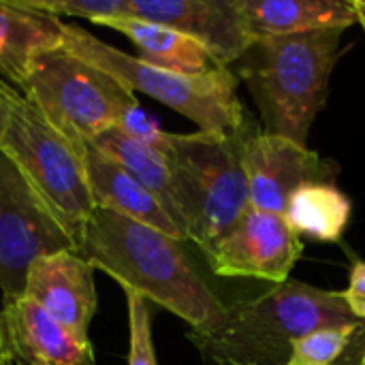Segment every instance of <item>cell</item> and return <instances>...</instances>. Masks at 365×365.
Instances as JSON below:
<instances>
[{"label":"cell","mask_w":365,"mask_h":365,"mask_svg":"<svg viewBox=\"0 0 365 365\" xmlns=\"http://www.w3.org/2000/svg\"><path fill=\"white\" fill-rule=\"evenodd\" d=\"M77 252L148 304L175 314L192 331L210 329L227 304L195 269L182 242L122 214L94 207Z\"/></svg>","instance_id":"obj_1"},{"label":"cell","mask_w":365,"mask_h":365,"mask_svg":"<svg viewBox=\"0 0 365 365\" xmlns=\"http://www.w3.org/2000/svg\"><path fill=\"white\" fill-rule=\"evenodd\" d=\"M359 323L340 291H325L299 280L225 308L216 325L188 331L203 359L216 365H287L291 346L327 325Z\"/></svg>","instance_id":"obj_2"},{"label":"cell","mask_w":365,"mask_h":365,"mask_svg":"<svg viewBox=\"0 0 365 365\" xmlns=\"http://www.w3.org/2000/svg\"><path fill=\"white\" fill-rule=\"evenodd\" d=\"M340 43L342 30H321L250 45L240 58V77L257 103L263 133L306 145L310 126L327 101Z\"/></svg>","instance_id":"obj_3"},{"label":"cell","mask_w":365,"mask_h":365,"mask_svg":"<svg viewBox=\"0 0 365 365\" xmlns=\"http://www.w3.org/2000/svg\"><path fill=\"white\" fill-rule=\"evenodd\" d=\"M246 126L237 133H163L171 190L186 240L212 248L250 207L242 163Z\"/></svg>","instance_id":"obj_4"},{"label":"cell","mask_w":365,"mask_h":365,"mask_svg":"<svg viewBox=\"0 0 365 365\" xmlns=\"http://www.w3.org/2000/svg\"><path fill=\"white\" fill-rule=\"evenodd\" d=\"M62 49L109 73L133 94L143 92L175 109L195 122L201 133H237L246 126L237 96V75L229 66L207 73L163 68L66 21H62Z\"/></svg>","instance_id":"obj_5"},{"label":"cell","mask_w":365,"mask_h":365,"mask_svg":"<svg viewBox=\"0 0 365 365\" xmlns=\"http://www.w3.org/2000/svg\"><path fill=\"white\" fill-rule=\"evenodd\" d=\"M0 90L9 107L0 150L53 212L77 250L86 222L94 212L83 150L49 126L17 88L0 81Z\"/></svg>","instance_id":"obj_6"},{"label":"cell","mask_w":365,"mask_h":365,"mask_svg":"<svg viewBox=\"0 0 365 365\" xmlns=\"http://www.w3.org/2000/svg\"><path fill=\"white\" fill-rule=\"evenodd\" d=\"M17 90L49 126L81 150L139 109L135 94L115 77L62 47L38 56Z\"/></svg>","instance_id":"obj_7"},{"label":"cell","mask_w":365,"mask_h":365,"mask_svg":"<svg viewBox=\"0 0 365 365\" xmlns=\"http://www.w3.org/2000/svg\"><path fill=\"white\" fill-rule=\"evenodd\" d=\"M75 244L53 212L0 150V291L2 302L24 295L34 261ZM77 252V250H75Z\"/></svg>","instance_id":"obj_8"},{"label":"cell","mask_w":365,"mask_h":365,"mask_svg":"<svg viewBox=\"0 0 365 365\" xmlns=\"http://www.w3.org/2000/svg\"><path fill=\"white\" fill-rule=\"evenodd\" d=\"M302 240L280 214L248 207L244 216L205 252L214 274L257 278L274 284L289 280L302 257Z\"/></svg>","instance_id":"obj_9"},{"label":"cell","mask_w":365,"mask_h":365,"mask_svg":"<svg viewBox=\"0 0 365 365\" xmlns=\"http://www.w3.org/2000/svg\"><path fill=\"white\" fill-rule=\"evenodd\" d=\"M248 201L252 210L284 216L289 197L310 182H334L336 169L308 145L291 139L250 133L242 152Z\"/></svg>","instance_id":"obj_10"},{"label":"cell","mask_w":365,"mask_h":365,"mask_svg":"<svg viewBox=\"0 0 365 365\" xmlns=\"http://www.w3.org/2000/svg\"><path fill=\"white\" fill-rule=\"evenodd\" d=\"M199 41L220 66L237 62L252 45L235 0H126V13Z\"/></svg>","instance_id":"obj_11"},{"label":"cell","mask_w":365,"mask_h":365,"mask_svg":"<svg viewBox=\"0 0 365 365\" xmlns=\"http://www.w3.org/2000/svg\"><path fill=\"white\" fill-rule=\"evenodd\" d=\"M0 355L13 365H94L90 340L68 331L26 295L0 306Z\"/></svg>","instance_id":"obj_12"},{"label":"cell","mask_w":365,"mask_h":365,"mask_svg":"<svg viewBox=\"0 0 365 365\" xmlns=\"http://www.w3.org/2000/svg\"><path fill=\"white\" fill-rule=\"evenodd\" d=\"M24 295L75 336L88 340L96 312L94 267L75 250L47 255L32 263Z\"/></svg>","instance_id":"obj_13"},{"label":"cell","mask_w":365,"mask_h":365,"mask_svg":"<svg viewBox=\"0 0 365 365\" xmlns=\"http://www.w3.org/2000/svg\"><path fill=\"white\" fill-rule=\"evenodd\" d=\"M83 167L94 207L122 214L184 242L182 231L160 201L111 156L90 143L83 148Z\"/></svg>","instance_id":"obj_14"},{"label":"cell","mask_w":365,"mask_h":365,"mask_svg":"<svg viewBox=\"0 0 365 365\" xmlns=\"http://www.w3.org/2000/svg\"><path fill=\"white\" fill-rule=\"evenodd\" d=\"M252 43L272 36L346 30L357 24L351 0H235Z\"/></svg>","instance_id":"obj_15"},{"label":"cell","mask_w":365,"mask_h":365,"mask_svg":"<svg viewBox=\"0 0 365 365\" xmlns=\"http://www.w3.org/2000/svg\"><path fill=\"white\" fill-rule=\"evenodd\" d=\"M62 47V21L26 9L19 0H0V79L17 88L30 64Z\"/></svg>","instance_id":"obj_16"},{"label":"cell","mask_w":365,"mask_h":365,"mask_svg":"<svg viewBox=\"0 0 365 365\" xmlns=\"http://www.w3.org/2000/svg\"><path fill=\"white\" fill-rule=\"evenodd\" d=\"M96 24L122 32L139 49V58L156 66L182 73H207L220 68L214 56L199 41L173 28L133 15H113L107 19H98Z\"/></svg>","instance_id":"obj_17"},{"label":"cell","mask_w":365,"mask_h":365,"mask_svg":"<svg viewBox=\"0 0 365 365\" xmlns=\"http://www.w3.org/2000/svg\"><path fill=\"white\" fill-rule=\"evenodd\" d=\"M351 199L334 182L299 186L287 203L284 220L297 237L321 244H338L351 222Z\"/></svg>","instance_id":"obj_18"},{"label":"cell","mask_w":365,"mask_h":365,"mask_svg":"<svg viewBox=\"0 0 365 365\" xmlns=\"http://www.w3.org/2000/svg\"><path fill=\"white\" fill-rule=\"evenodd\" d=\"M92 145L96 150L105 152L107 156H111L115 163H120L128 173H133L160 201L165 212L173 218V222L182 231L178 210H175V201H173V190H171L169 165H167V158L158 145L135 139L120 128H111V130L103 133Z\"/></svg>","instance_id":"obj_19"},{"label":"cell","mask_w":365,"mask_h":365,"mask_svg":"<svg viewBox=\"0 0 365 365\" xmlns=\"http://www.w3.org/2000/svg\"><path fill=\"white\" fill-rule=\"evenodd\" d=\"M361 323L319 327L291 346L287 365H334L353 342Z\"/></svg>","instance_id":"obj_20"},{"label":"cell","mask_w":365,"mask_h":365,"mask_svg":"<svg viewBox=\"0 0 365 365\" xmlns=\"http://www.w3.org/2000/svg\"><path fill=\"white\" fill-rule=\"evenodd\" d=\"M124 297L128 310V365H158L148 302L133 291H124Z\"/></svg>","instance_id":"obj_21"},{"label":"cell","mask_w":365,"mask_h":365,"mask_svg":"<svg viewBox=\"0 0 365 365\" xmlns=\"http://www.w3.org/2000/svg\"><path fill=\"white\" fill-rule=\"evenodd\" d=\"M26 9L51 15L62 21V17H83L96 24L113 15L126 13V0H19Z\"/></svg>","instance_id":"obj_22"},{"label":"cell","mask_w":365,"mask_h":365,"mask_svg":"<svg viewBox=\"0 0 365 365\" xmlns=\"http://www.w3.org/2000/svg\"><path fill=\"white\" fill-rule=\"evenodd\" d=\"M344 304L351 314L361 323L365 321V261H357L349 276V287L342 291Z\"/></svg>","instance_id":"obj_23"},{"label":"cell","mask_w":365,"mask_h":365,"mask_svg":"<svg viewBox=\"0 0 365 365\" xmlns=\"http://www.w3.org/2000/svg\"><path fill=\"white\" fill-rule=\"evenodd\" d=\"M353 9H355V15H357V21L364 26L365 30V0H351Z\"/></svg>","instance_id":"obj_24"},{"label":"cell","mask_w":365,"mask_h":365,"mask_svg":"<svg viewBox=\"0 0 365 365\" xmlns=\"http://www.w3.org/2000/svg\"><path fill=\"white\" fill-rule=\"evenodd\" d=\"M2 81V79H0ZM6 118H9V107H6V101L2 96V90H0V135L4 130V124H6Z\"/></svg>","instance_id":"obj_25"},{"label":"cell","mask_w":365,"mask_h":365,"mask_svg":"<svg viewBox=\"0 0 365 365\" xmlns=\"http://www.w3.org/2000/svg\"><path fill=\"white\" fill-rule=\"evenodd\" d=\"M0 365H13V364H11V361H9V359H4V357H2V355H0Z\"/></svg>","instance_id":"obj_26"},{"label":"cell","mask_w":365,"mask_h":365,"mask_svg":"<svg viewBox=\"0 0 365 365\" xmlns=\"http://www.w3.org/2000/svg\"><path fill=\"white\" fill-rule=\"evenodd\" d=\"M361 359H364V361H365V344H364V353H361Z\"/></svg>","instance_id":"obj_27"},{"label":"cell","mask_w":365,"mask_h":365,"mask_svg":"<svg viewBox=\"0 0 365 365\" xmlns=\"http://www.w3.org/2000/svg\"><path fill=\"white\" fill-rule=\"evenodd\" d=\"M357 365H365V361H364V359H359V364H357Z\"/></svg>","instance_id":"obj_28"}]
</instances>
